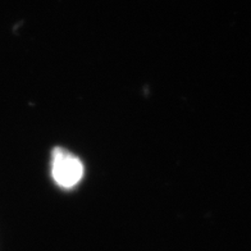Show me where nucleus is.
<instances>
[{
	"label": "nucleus",
	"mask_w": 251,
	"mask_h": 251,
	"mask_svg": "<svg viewBox=\"0 0 251 251\" xmlns=\"http://www.w3.org/2000/svg\"><path fill=\"white\" fill-rule=\"evenodd\" d=\"M51 177L62 188H72L83 177V164L72 152L56 148L51 156Z\"/></svg>",
	"instance_id": "nucleus-1"
}]
</instances>
